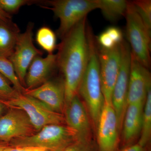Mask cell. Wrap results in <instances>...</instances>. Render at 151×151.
Segmentation results:
<instances>
[{
    "instance_id": "8992f818",
    "label": "cell",
    "mask_w": 151,
    "mask_h": 151,
    "mask_svg": "<svg viewBox=\"0 0 151 151\" xmlns=\"http://www.w3.org/2000/svg\"><path fill=\"white\" fill-rule=\"evenodd\" d=\"M8 108H18L27 114L36 132L44 127L52 124H64L63 114L52 111L39 100L22 94L5 103Z\"/></svg>"
},
{
    "instance_id": "7402d4cb",
    "label": "cell",
    "mask_w": 151,
    "mask_h": 151,
    "mask_svg": "<svg viewBox=\"0 0 151 151\" xmlns=\"http://www.w3.org/2000/svg\"><path fill=\"white\" fill-rule=\"evenodd\" d=\"M132 3L146 28L151 33V1L137 0Z\"/></svg>"
},
{
    "instance_id": "52a82bcc",
    "label": "cell",
    "mask_w": 151,
    "mask_h": 151,
    "mask_svg": "<svg viewBox=\"0 0 151 151\" xmlns=\"http://www.w3.org/2000/svg\"><path fill=\"white\" fill-rule=\"evenodd\" d=\"M121 49L120 70L111 98V105L116 112L120 132L122 130L123 119L128 105L127 94L132 58L129 45L124 40L121 43Z\"/></svg>"
},
{
    "instance_id": "d4e9b609",
    "label": "cell",
    "mask_w": 151,
    "mask_h": 151,
    "mask_svg": "<svg viewBox=\"0 0 151 151\" xmlns=\"http://www.w3.org/2000/svg\"><path fill=\"white\" fill-rule=\"evenodd\" d=\"M63 151H98L96 144L92 140L85 141H76Z\"/></svg>"
},
{
    "instance_id": "9c48e42d",
    "label": "cell",
    "mask_w": 151,
    "mask_h": 151,
    "mask_svg": "<svg viewBox=\"0 0 151 151\" xmlns=\"http://www.w3.org/2000/svg\"><path fill=\"white\" fill-rule=\"evenodd\" d=\"M101 87L105 103L111 105L113 88L121 65V44L111 49L98 48Z\"/></svg>"
},
{
    "instance_id": "4dcf8cb0",
    "label": "cell",
    "mask_w": 151,
    "mask_h": 151,
    "mask_svg": "<svg viewBox=\"0 0 151 151\" xmlns=\"http://www.w3.org/2000/svg\"><path fill=\"white\" fill-rule=\"evenodd\" d=\"M7 108L5 102L0 100V117L2 116L3 113H4L5 109Z\"/></svg>"
},
{
    "instance_id": "484cf974",
    "label": "cell",
    "mask_w": 151,
    "mask_h": 151,
    "mask_svg": "<svg viewBox=\"0 0 151 151\" xmlns=\"http://www.w3.org/2000/svg\"><path fill=\"white\" fill-rule=\"evenodd\" d=\"M105 31L116 45L121 44L124 41L123 33L119 28L116 27H110L107 28Z\"/></svg>"
},
{
    "instance_id": "603a6c76",
    "label": "cell",
    "mask_w": 151,
    "mask_h": 151,
    "mask_svg": "<svg viewBox=\"0 0 151 151\" xmlns=\"http://www.w3.org/2000/svg\"><path fill=\"white\" fill-rule=\"evenodd\" d=\"M20 94L10 81L0 73V100L6 103L13 100Z\"/></svg>"
},
{
    "instance_id": "8fae6325",
    "label": "cell",
    "mask_w": 151,
    "mask_h": 151,
    "mask_svg": "<svg viewBox=\"0 0 151 151\" xmlns=\"http://www.w3.org/2000/svg\"><path fill=\"white\" fill-rule=\"evenodd\" d=\"M8 108L7 112L0 117V141L9 143L14 139L35 133L24 111L18 108Z\"/></svg>"
},
{
    "instance_id": "5bb4252c",
    "label": "cell",
    "mask_w": 151,
    "mask_h": 151,
    "mask_svg": "<svg viewBox=\"0 0 151 151\" xmlns=\"http://www.w3.org/2000/svg\"><path fill=\"white\" fill-rule=\"evenodd\" d=\"M127 104L145 103L149 89L151 88L150 73L132 56Z\"/></svg>"
},
{
    "instance_id": "30bf717a",
    "label": "cell",
    "mask_w": 151,
    "mask_h": 151,
    "mask_svg": "<svg viewBox=\"0 0 151 151\" xmlns=\"http://www.w3.org/2000/svg\"><path fill=\"white\" fill-rule=\"evenodd\" d=\"M96 130L98 151H118L120 131L117 116L112 105L104 104Z\"/></svg>"
},
{
    "instance_id": "ffe728a7",
    "label": "cell",
    "mask_w": 151,
    "mask_h": 151,
    "mask_svg": "<svg viewBox=\"0 0 151 151\" xmlns=\"http://www.w3.org/2000/svg\"><path fill=\"white\" fill-rule=\"evenodd\" d=\"M36 40L38 45L48 54H52L57 48L56 35L47 27H42L38 30Z\"/></svg>"
},
{
    "instance_id": "2e32d148",
    "label": "cell",
    "mask_w": 151,
    "mask_h": 151,
    "mask_svg": "<svg viewBox=\"0 0 151 151\" xmlns=\"http://www.w3.org/2000/svg\"><path fill=\"white\" fill-rule=\"evenodd\" d=\"M144 104L133 103L127 105L121 130L122 148L135 144L140 135Z\"/></svg>"
},
{
    "instance_id": "9a60e30c",
    "label": "cell",
    "mask_w": 151,
    "mask_h": 151,
    "mask_svg": "<svg viewBox=\"0 0 151 151\" xmlns=\"http://www.w3.org/2000/svg\"><path fill=\"white\" fill-rule=\"evenodd\" d=\"M56 68V54H48L45 58L36 57L30 65L26 76V89H35L48 81L50 76Z\"/></svg>"
},
{
    "instance_id": "ac0fdd59",
    "label": "cell",
    "mask_w": 151,
    "mask_h": 151,
    "mask_svg": "<svg viewBox=\"0 0 151 151\" xmlns=\"http://www.w3.org/2000/svg\"><path fill=\"white\" fill-rule=\"evenodd\" d=\"M98 9L103 16L110 22H116L125 17L128 1L125 0H97Z\"/></svg>"
},
{
    "instance_id": "f546056e",
    "label": "cell",
    "mask_w": 151,
    "mask_h": 151,
    "mask_svg": "<svg viewBox=\"0 0 151 151\" xmlns=\"http://www.w3.org/2000/svg\"><path fill=\"white\" fill-rule=\"evenodd\" d=\"M0 19L6 22H9L12 20L11 15L3 10L1 6H0Z\"/></svg>"
},
{
    "instance_id": "83f0119b",
    "label": "cell",
    "mask_w": 151,
    "mask_h": 151,
    "mask_svg": "<svg viewBox=\"0 0 151 151\" xmlns=\"http://www.w3.org/2000/svg\"><path fill=\"white\" fill-rule=\"evenodd\" d=\"M4 151H50L47 149L36 147H11L9 145Z\"/></svg>"
},
{
    "instance_id": "d6986e66",
    "label": "cell",
    "mask_w": 151,
    "mask_h": 151,
    "mask_svg": "<svg viewBox=\"0 0 151 151\" xmlns=\"http://www.w3.org/2000/svg\"><path fill=\"white\" fill-rule=\"evenodd\" d=\"M151 137V88L149 89L143 108L142 130L138 144L148 146Z\"/></svg>"
},
{
    "instance_id": "1f68e13d",
    "label": "cell",
    "mask_w": 151,
    "mask_h": 151,
    "mask_svg": "<svg viewBox=\"0 0 151 151\" xmlns=\"http://www.w3.org/2000/svg\"><path fill=\"white\" fill-rule=\"evenodd\" d=\"M8 146L9 143L0 141V151H4Z\"/></svg>"
},
{
    "instance_id": "4316f807",
    "label": "cell",
    "mask_w": 151,
    "mask_h": 151,
    "mask_svg": "<svg viewBox=\"0 0 151 151\" xmlns=\"http://www.w3.org/2000/svg\"><path fill=\"white\" fill-rule=\"evenodd\" d=\"M97 41L100 47L105 49H111L117 46L105 31L97 37Z\"/></svg>"
},
{
    "instance_id": "f1b7e54d",
    "label": "cell",
    "mask_w": 151,
    "mask_h": 151,
    "mask_svg": "<svg viewBox=\"0 0 151 151\" xmlns=\"http://www.w3.org/2000/svg\"><path fill=\"white\" fill-rule=\"evenodd\" d=\"M118 151H150L148 146L141 145L138 143H135L131 145L122 148Z\"/></svg>"
},
{
    "instance_id": "3957f363",
    "label": "cell",
    "mask_w": 151,
    "mask_h": 151,
    "mask_svg": "<svg viewBox=\"0 0 151 151\" xmlns=\"http://www.w3.org/2000/svg\"><path fill=\"white\" fill-rule=\"evenodd\" d=\"M76 141L75 134L65 124L47 125L35 134L11 141V147H36L50 151H63Z\"/></svg>"
},
{
    "instance_id": "e0dca14e",
    "label": "cell",
    "mask_w": 151,
    "mask_h": 151,
    "mask_svg": "<svg viewBox=\"0 0 151 151\" xmlns=\"http://www.w3.org/2000/svg\"><path fill=\"white\" fill-rule=\"evenodd\" d=\"M20 33L17 25L12 21L0 19V57L9 58L13 53Z\"/></svg>"
},
{
    "instance_id": "cb8c5ba5",
    "label": "cell",
    "mask_w": 151,
    "mask_h": 151,
    "mask_svg": "<svg viewBox=\"0 0 151 151\" xmlns=\"http://www.w3.org/2000/svg\"><path fill=\"white\" fill-rule=\"evenodd\" d=\"M38 1L0 0V6L8 14L16 13L23 6L40 3Z\"/></svg>"
},
{
    "instance_id": "7a4b0ae2",
    "label": "cell",
    "mask_w": 151,
    "mask_h": 151,
    "mask_svg": "<svg viewBox=\"0 0 151 151\" xmlns=\"http://www.w3.org/2000/svg\"><path fill=\"white\" fill-rule=\"evenodd\" d=\"M89 58L85 73L79 85L78 94L86 103L87 111L95 129L105 102L100 76L98 47L92 29L87 26Z\"/></svg>"
},
{
    "instance_id": "ba28073f",
    "label": "cell",
    "mask_w": 151,
    "mask_h": 151,
    "mask_svg": "<svg viewBox=\"0 0 151 151\" xmlns=\"http://www.w3.org/2000/svg\"><path fill=\"white\" fill-rule=\"evenodd\" d=\"M34 26L33 23L29 22L25 32L19 34L13 53L9 58L13 65L19 80L24 88L25 79L30 65L35 58L43 54L42 51L34 45Z\"/></svg>"
},
{
    "instance_id": "44dd1931",
    "label": "cell",
    "mask_w": 151,
    "mask_h": 151,
    "mask_svg": "<svg viewBox=\"0 0 151 151\" xmlns=\"http://www.w3.org/2000/svg\"><path fill=\"white\" fill-rule=\"evenodd\" d=\"M0 73L6 78L20 94H24L25 88L17 76L12 63L8 58L0 57Z\"/></svg>"
},
{
    "instance_id": "7c38bea8",
    "label": "cell",
    "mask_w": 151,
    "mask_h": 151,
    "mask_svg": "<svg viewBox=\"0 0 151 151\" xmlns=\"http://www.w3.org/2000/svg\"><path fill=\"white\" fill-rule=\"evenodd\" d=\"M89 113L78 94L66 103L63 115L65 124L75 134L76 141L91 140V124Z\"/></svg>"
},
{
    "instance_id": "6da1fadb",
    "label": "cell",
    "mask_w": 151,
    "mask_h": 151,
    "mask_svg": "<svg viewBox=\"0 0 151 151\" xmlns=\"http://www.w3.org/2000/svg\"><path fill=\"white\" fill-rule=\"evenodd\" d=\"M56 49L57 65L63 76L65 104L78 94L89 61L86 17L63 38Z\"/></svg>"
},
{
    "instance_id": "277c9868",
    "label": "cell",
    "mask_w": 151,
    "mask_h": 151,
    "mask_svg": "<svg viewBox=\"0 0 151 151\" xmlns=\"http://www.w3.org/2000/svg\"><path fill=\"white\" fill-rule=\"evenodd\" d=\"M50 9L60 20L57 35L62 39L91 11L98 9L97 0H53L46 2Z\"/></svg>"
},
{
    "instance_id": "4fadbf2b",
    "label": "cell",
    "mask_w": 151,
    "mask_h": 151,
    "mask_svg": "<svg viewBox=\"0 0 151 151\" xmlns=\"http://www.w3.org/2000/svg\"><path fill=\"white\" fill-rule=\"evenodd\" d=\"M23 94L40 101L52 111L63 114L65 106L63 79H49L35 89L26 90Z\"/></svg>"
},
{
    "instance_id": "5b68a950",
    "label": "cell",
    "mask_w": 151,
    "mask_h": 151,
    "mask_svg": "<svg viewBox=\"0 0 151 151\" xmlns=\"http://www.w3.org/2000/svg\"><path fill=\"white\" fill-rule=\"evenodd\" d=\"M125 17L126 34L132 56L149 69L151 65V33L137 13L132 1L128 2Z\"/></svg>"
}]
</instances>
